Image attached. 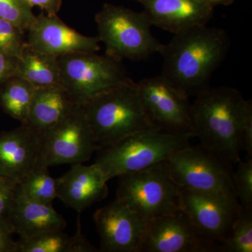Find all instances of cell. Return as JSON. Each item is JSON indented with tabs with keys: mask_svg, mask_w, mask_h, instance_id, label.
<instances>
[{
	"mask_svg": "<svg viewBox=\"0 0 252 252\" xmlns=\"http://www.w3.org/2000/svg\"><path fill=\"white\" fill-rule=\"evenodd\" d=\"M230 46V37L224 30L207 25L175 34L160 52L163 59L161 74L189 96L197 94L208 87Z\"/></svg>",
	"mask_w": 252,
	"mask_h": 252,
	"instance_id": "cell-1",
	"label": "cell"
},
{
	"mask_svg": "<svg viewBox=\"0 0 252 252\" xmlns=\"http://www.w3.org/2000/svg\"><path fill=\"white\" fill-rule=\"evenodd\" d=\"M191 104L194 137L233 163L240 159V134L250 99L230 86L205 88Z\"/></svg>",
	"mask_w": 252,
	"mask_h": 252,
	"instance_id": "cell-2",
	"label": "cell"
},
{
	"mask_svg": "<svg viewBox=\"0 0 252 252\" xmlns=\"http://www.w3.org/2000/svg\"><path fill=\"white\" fill-rule=\"evenodd\" d=\"M99 149L127 136L155 127L149 122L132 79L115 86L80 106Z\"/></svg>",
	"mask_w": 252,
	"mask_h": 252,
	"instance_id": "cell-3",
	"label": "cell"
},
{
	"mask_svg": "<svg viewBox=\"0 0 252 252\" xmlns=\"http://www.w3.org/2000/svg\"><path fill=\"white\" fill-rule=\"evenodd\" d=\"M192 134H176L151 127L100 149L94 163L108 182L167 160L175 151L190 145Z\"/></svg>",
	"mask_w": 252,
	"mask_h": 252,
	"instance_id": "cell-4",
	"label": "cell"
},
{
	"mask_svg": "<svg viewBox=\"0 0 252 252\" xmlns=\"http://www.w3.org/2000/svg\"><path fill=\"white\" fill-rule=\"evenodd\" d=\"M95 21L105 54L113 59L140 61L161 51L163 44L152 34V24L144 11L104 4L96 14Z\"/></svg>",
	"mask_w": 252,
	"mask_h": 252,
	"instance_id": "cell-5",
	"label": "cell"
},
{
	"mask_svg": "<svg viewBox=\"0 0 252 252\" xmlns=\"http://www.w3.org/2000/svg\"><path fill=\"white\" fill-rule=\"evenodd\" d=\"M117 198L150 220L180 210L181 187L165 161L140 171L119 176Z\"/></svg>",
	"mask_w": 252,
	"mask_h": 252,
	"instance_id": "cell-6",
	"label": "cell"
},
{
	"mask_svg": "<svg viewBox=\"0 0 252 252\" xmlns=\"http://www.w3.org/2000/svg\"><path fill=\"white\" fill-rule=\"evenodd\" d=\"M61 84L74 103L81 106L128 81L122 61L97 52H77L57 57Z\"/></svg>",
	"mask_w": 252,
	"mask_h": 252,
	"instance_id": "cell-7",
	"label": "cell"
},
{
	"mask_svg": "<svg viewBox=\"0 0 252 252\" xmlns=\"http://www.w3.org/2000/svg\"><path fill=\"white\" fill-rule=\"evenodd\" d=\"M165 162L172 179L181 188L238 200L231 162L200 144L175 151Z\"/></svg>",
	"mask_w": 252,
	"mask_h": 252,
	"instance_id": "cell-8",
	"label": "cell"
},
{
	"mask_svg": "<svg viewBox=\"0 0 252 252\" xmlns=\"http://www.w3.org/2000/svg\"><path fill=\"white\" fill-rule=\"evenodd\" d=\"M146 115L154 127L176 134L193 133L189 95L164 77L142 79L137 83Z\"/></svg>",
	"mask_w": 252,
	"mask_h": 252,
	"instance_id": "cell-9",
	"label": "cell"
},
{
	"mask_svg": "<svg viewBox=\"0 0 252 252\" xmlns=\"http://www.w3.org/2000/svg\"><path fill=\"white\" fill-rule=\"evenodd\" d=\"M38 166L84 163L99 149L80 106L62 122L40 135Z\"/></svg>",
	"mask_w": 252,
	"mask_h": 252,
	"instance_id": "cell-10",
	"label": "cell"
},
{
	"mask_svg": "<svg viewBox=\"0 0 252 252\" xmlns=\"http://www.w3.org/2000/svg\"><path fill=\"white\" fill-rule=\"evenodd\" d=\"M180 210L204 238L219 246L229 234L242 207L224 195L181 188Z\"/></svg>",
	"mask_w": 252,
	"mask_h": 252,
	"instance_id": "cell-11",
	"label": "cell"
},
{
	"mask_svg": "<svg viewBox=\"0 0 252 252\" xmlns=\"http://www.w3.org/2000/svg\"><path fill=\"white\" fill-rule=\"evenodd\" d=\"M216 245L204 238L182 211L147 221L140 252H212Z\"/></svg>",
	"mask_w": 252,
	"mask_h": 252,
	"instance_id": "cell-12",
	"label": "cell"
},
{
	"mask_svg": "<svg viewBox=\"0 0 252 252\" xmlns=\"http://www.w3.org/2000/svg\"><path fill=\"white\" fill-rule=\"evenodd\" d=\"M100 252H140L147 220L116 198L94 212Z\"/></svg>",
	"mask_w": 252,
	"mask_h": 252,
	"instance_id": "cell-13",
	"label": "cell"
},
{
	"mask_svg": "<svg viewBox=\"0 0 252 252\" xmlns=\"http://www.w3.org/2000/svg\"><path fill=\"white\" fill-rule=\"evenodd\" d=\"M27 44L34 49L59 57L73 53L97 52L98 36L78 32L61 21L58 15L41 13L27 31Z\"/></svg>",
	"mask_w": 252,
	"mask_h": 252,
	"instance_id": "cell-14",
	"label": "cell"
},
{
	"mask_svg": "<svg viewBox=\"0 0 252 252\" xmlns=\"http://www.w3.org/2000/svg\"><path fill=\"white\" fill-rule=\"evenodd\" d=\"M140 3L152 26L174 34L206 26L213 16L214 6L207 0H141Z\"/></svg>",
	"mask_w": 252,
	"mask_h": 252,
	"instance_id": "cell-15",
	"label": "cell"
},
{
	"mask_svg": "<svg viewBox=\"0 0 252 252\" xmlns=\"http://www.w3.org/2000/svg\"><path fill=\"white\" fill-rule=\"evenodd\" d=\"M40 135L26 124L0 134V175L17 183L39 165Z\"/></svg>",
	"mask_w": 252,
	"mask_h": 252,
	"instance_id": "cell-16",
	"label": "cell"
},
{
	"mask_svg": "<svg viewBox=\"0 0 252 252\" xmlns=\"http://www.w3.org/2000/svg\"><path fill=\"white\" fill-rule=\"evenodd\" d=\"M57 198L79 213L108 195L107 181L96 164H74L70 170L56 179Z\"/></svg>",
	"mask_w": 252,
	"mask_h": 252,
	"instance_id": "cell-17",
	"label": "cell"
},
{
	"mask_svg": "<svg viewBox=\"0 0 252 252\" xmlns=\"http://www.w3.org/2000/svg\"><path fill=\"white\" fill-rule=\"evenodd\" d=\"M6 220L20 239L63 230L67 225L52 204L38 203L17 195Z\"/></svg>",
	"mask_w": 252,
	"mask_h": 252,
	"instance_id": "cell-18",
	"label": "cell"
},
{
	"mask_svg": "<svg viewBox=\"0 0 252 252\" xmlns=\"http://www.w3.org/2000/svg\"><path fill=\"white\" fill-rule=\"evenodd\" d=\"M79 105L62 85L36 88L25 124L41 135L67 117Z\"/></svg>",
	"mask_w": 252,
	"mask_h": 252,
	"instance_id": "cell-19",
	"label": "cell"
},
{
	"mask_svg": "<svg viewBox=\"0 0 252 252\" xmlns=\"http://www.w3.org/2000/svg\"><path fill=\"white\" fill-rule=\"evenodd\" d=\"M16 76L35 88L62 85L57 57L34 49L28 44L18 58Z\"/></svg>",
	"mask_w": 252,
	"mask_h": 252,
	"instance_id": "cell-20",
	"label": "cell"
},
{
	"mask_svg": "<svg viewBox=\"0 0 252 252\" xmlns=\"http://www.w3.org/2000/svg\"><path fill=\"white\" fill-rule=\"evenodd\" d=\"M0 104L6 114L19 121H27L36 88L23 78L15 76L3 83Z\"/></svg>",
	"mask_w": 252,
	"mask_h": 252,
	"instance_id": "cell-21",
	"label": "cell"
},
{
	"mask_svg": "<svg viewBox=\"0 0 252 252\" xmlns=\"http://www.w3.org/2000/svg\"><path fill=\"white\" fill-rule=\"evenodd\" d=\"M16 195L38 203L52 204L57 198L56 179L50 175L49 167L37 166L18 182Z\"/></svg>",
	"mask_w": 252,
	"mask_h": 252,
	"instance_id": "cell-22",
	"label": "cell"
},
{
	"mask_svg": "<svg viewBox=\"0 0 252 252\" xmlns=\"http://www.w3.org/2000/svg\"><path fill=\"white\" fill-rule=\"evenodd\" d=\"M17 252H74L72 237L63 230L49 232L17 241Z\"/></svg>",
	"mask_w": 252,
	"mask_h": 252,
	"instance_id": "cell-23",
	"label": "cell"
},
{
	"mask_svg": "<svg viewBox=\"0 0 252 252\" xmlns=\"http://www.w3.org/2000/svg\"><path fill=\"white\" fill-rule=\"evenodd\" d=\"M219 252H252V210L242 208Z\"/></svg>",
	"mask_w": 252,
	"mask_h": 252,
	"instance_id": "cell-24",
	"label": "cell"
},
{
	"mask_svg": "<svg viewBox=\"0 0 252 252\" xmlns=\"http://www.w3.org/2000/svg\"><path fill=\"white\" fill-rule=\"evenodd\" d=\"M36 18L27 0H0V18L12 23L24 33Z\"/></svg>",
	"mask_w": 252,
	"mask_h": 252,
	"instance_id": "cell-25",
	"label": "cell"
},
{
	"mask_svg": "<svg viewBox=\"0 0 252 252\" xmlns=\"http://www.w3.org/2000/svg\"><path fill=\"white\" fill-rule=\"evenodd\" d=\"M238 163V170L233 173L235 194L242 208L252 210V158Z\"/></svg>",
	"mask_w": 252,
	"mask_h": 252,
	"instance_id": "cell-26",
	"label": "cell"
},
{
	"mask_svg": "<svg viewBox=\"0 0 252 252\" xmlns=\"http://www.w3.org/2000/svg\"><path fill=\"white\" fill-rule=\"evenodd\" d=\"M25 33L12 23L0 18V53L18 58L26 42Z\"/></svg>",
	"mask_w": 252,
	"mask_h": 252,
	"instance_id": "cell-27",
	"label": "cell"
},
{
	"mask_svg": "<svg viewBox=\"0 0 252 252\" xmlns=\"http://www.w3.org/2000/svg\"><path fill=\"white\" fill-rule=\"evenodd\" d=\"M17 185L13 179L0 175V218L7 219L16 198Z\"/></svg>",
	"mask_w": 252,
	"mask_h": 252,
	"instance_id": "cell-28",
	"label": "cell"
},
{
	"mask_svg": "<svg viewBox=\"0 0 252 252\" xmlns=\"http://www.w3.org/2000/svg\"><path fill=\"white\" fill-rule=\"evenodd\" d=\"M240 148L245 151L248 159L252 157V103L251 99L249 102L248 108L244 118L241 134H240Z\"/></svg>",
	"mask_w": 252,
	"mask_h": 252,
	"instance_id": "cell-29",
	"label": "cell"
},
{
	"mask_svg": "<svg viewBox=\"0 0 252 252\" xmlns=\"http://www.w3.org/2000/svg\"><path fill=\"white\" fill-rule=\"evenodd\" d=\"M7 220L0 218V252H17V241Z\"/></svg>",
	"mask_w": 252,
	"mask_h": 252,
	"instance_id": "cell-30",
	"label": "cell"
},
{
	"mask_svg": "<svg viewBox=\"0 0 252 252\" xmlns=\"http://www.w3.org/2000/svg\"><path fill=\"white\" fill-rule=\"evenodd\" d=\"M18 58L0 53V84L16 76Z\"/></svg>",
	"mask_w": 252,
	"mask_h": 252,
	"instance_id": "cell-31",
	"label": "cell"
},
{
	"mask_svg": "<svg viewBox=\"0 0 252 252\" xmlns=\"http://www.w3.org/2000/svg\"><path fill=\"white\" fill-rule=\"evenodd\" d=\"M28 2L33 6H38L46 14L57 15L62 6L63 0H27Z\"/></svg>",
	"mask_w": 252,
	"mask_h": 252,
	"instance_id": "cell-32",
	"label": "cell"
},
{
	"mask_svg": "<svg viewBox=\"0 0 252 252\" xmlns=\"http://www.w3.org/2000/svg\"><path fill=\"white\" fill-rule=\"evenodd\" d=\"M214 6L216 5H229L234 1V0H207Z\"/></svg>",
	"mask_w": 252,
	"mask_h": 252,
	"instance_id": "cell-33",
	"label": "cell"
},
{
	"mask_svg": "<svg viewBox=\"0 0 252 252\" xmlns=\"http://www.w3.org/2000/svg\"><path fill=\"white\" fill-rule=\"evenodd\" d=\"M135 1H139V2H140L141 0H135Z\"/></svg>",
	"mask_w": 252,
	"mask_h": 252,
	"instance_id": "cell-34",
	"label": "cell"
}]
</instances>
